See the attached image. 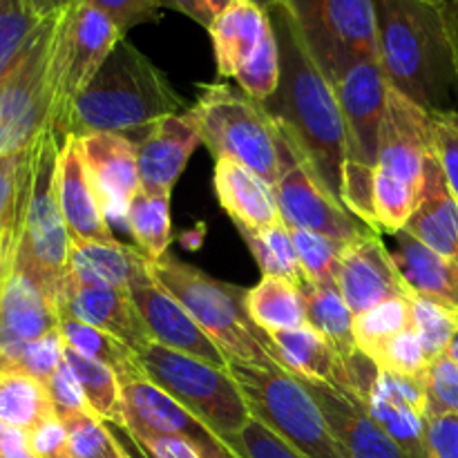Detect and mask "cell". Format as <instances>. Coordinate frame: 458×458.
Wrapping results in <instances>:
<instances>
[{
  "mask_svg": "<svg viewBox=\"0 0 458 458\" xmlns=\"http://www.w3.org/2000/svg\"><path fill=\"white\" fill-rule=\"evenodd\" d=\"M267 9L280 47V83L264 107L295 155L302 157L327 191L343 201L347 132L338 98L313 61L289 9L280 0Z\"/></svg>",
  "mask_w": 458,
  "mask_h": 458,
  "instance_id": "obj_1",
  "label": "cell"
},
{
  "mask_svg": "<svg viewBox=\"0 0 458 458\" xmlns=\"http://www.w3.org/2000/svg\"><path fill=\"white\" fill-rule=\"evenodd\" d=\"M378 63L387 85L429 114L458 112V76L441 4L374 0Z\"/></svg>",
  "mask_w": 458,
  "mask_h": 458,
  "instance_id": "obj_2",
  "label": "cell"
},
{
  "mask_svg": "<svg viewBox=\"0 0 458 458\" xmlns=\"http://www.w3.org/2000/svg\"><path fill=\"white\" fill-rule=\"evenodd\" d=\"M183 106L164 72L123 38L74 101L67 137L152 128L164 116L182 114Z\"/></svg>",
  "mask_w": 458,
  "mask_h": 458,
  "instance_id": "obj_3",
  "label": "cell"
},
{
  "mask_svg": "<svg viewBox=\"0 0 458 458\" xmlns=\"http://www.w3.org/2000/svg\"><path fill=\"white\" fill-rule=\"evenodd\" d=\"M148 271L164 286L204 334L217 344L228 362H242L259 369H280L276 347L267 331L259 329L246 311V291L206 276L199 268L173 258L148 259Z\"/></svg>",
  "mask_w": 458,
  "mask_h": 458,
  "instance_id": "obj_4",
  "label": "cell"
},
{
  "mask_svg": "<svg viewBox=\"0 0 458 458\" xmlns=\"http://www.w3.org/2000/svg\"><path fill=\"white\" fill-rule=\"evenodd\" d=\"M338 98L347 132L343 201L374 226V173L378 168L380 125L387 106V79L378 61H347L325 74ZM378 233V231H376Z\"/></svg>",
  "mask_w": 458,
  "mask_h": 458,
  "instance_id": "obj_5",
  "label": "cell"
},
{
  "mask_svg": "<svg viewBox=\"0 0 458 458\" xmlns=\"http://www.w3.org/2000/svg\"><path fill=\"white\" fill-rule=\"evenodd\" d=\"M201 143L215 157H226L246 165L271 186L280 182L293 150L268 114L264 103L237 92L231 85H204L191 107Z\"/></svg>",
  "mask_w": 458,
  "mask_h": 458,
  "instance_id": "obj_6",
  "label": "cell"
},
{
  "mask_svg": "<svg viewBox=\"0 0 458 458\" xmlns=\"http://www.w3.org/2000/svg\"><path fill=\"white\" fill-rule=\"evenodd\" d=\"M58 155L61 141L47 125L34 141V182L16 258V273L30 277L52 302L65 282L70 258V233L58 199Z\"/></svg>",
  "mask_w": 458,
  "mask_h": 458,
  "instance_id": "obj_7",
  "label": "cell"
},
{
  "mask_svg": "<svg viewBox=\"0 0 458 458\" xmlns=\"http://www.w3.org/2000/svg\"><path fill=\"white\" fill-rule=\"evenodd\" d=\"M253 419L289 443L304 458H347L325 414L295 376L280 369L228 362Z\"/></svg>",
  "mask_w": 458,
  "mask_h": 458,
  "instance_id": "obj_8",
  "label": "cell"
},
{
  "mask_svg": "<svg viewBox=\"0 0 458 458\" xmlns=\"http://www.w3.org/2000/svg\"><path fill=\"white\" fill-rule=\"evenodd\" d=\"M139 358L148 378L199 419L224 445L250 420L244 394L228 369L206 365L155 340L139 352Z\"/></svg>",
  "mask_w": 458,
  "mask_h": 458,
  "instance_id": "obj_9",
  "label": "cell"
},
{
  "mask_svg": "<svg viewBox=\"0 0 458 458\" xmlns=\"http://www.w3.org/2000/svg\"><path fill=\"white\" fill-rule=\"evenodd\" d=\"M121 40L123 34L119 27L85 0H76L65 12L58 13L52 61H49V83H52L49 125L61 146L67 139V123L74 101Z\"/></svg>",
  "mask_w": 458,
  "mask_h": 458,
  "instance_id": "obj_10",
  "label": "cell"
},
{
  "mask_svg": "<svg viewBox=\"0 0 458 458\" xmlns=\"http://www.w3.org/2000/svg\"><path fill=\"white\" fill-rule=\"evenodd\" d=\"M217 72L235 79L242 92L264 103L280 83V47L271 16L258 0H235L208 27Z\"/></svg>",
  "mask_w": 458,
  "mask_h": 458,
  "instance_id": "obj_11",
  "label": "cell"
},
{
  "mask_svg": "<svg viewBox=\"0 0 458 458\" xmlns=\"http://www.w3.org/2000/svg\"><path fill=\"white\" fill-rule=\"evenodd\" d=\"M313 61L329 74L347 61H378L374 0H280Z\"/></svg>",
  "mask_w": 458,
  "mask_h": 458,
  "instance_id": "obj_12",
  "label": "cell"
},
{
  "mask_svg": "<svg viewBox=\"0 0 458 458\" xmlns=\"http://www.w3.org/2000/svg\"><path fill=\"white\" fill-rule=\"evenodd\" d=\"M58 16L45 18L21 61L0 81V155L30 148L49 125V61Z\"/></svg>",
  "mask_w": 458,
  "mask_h": 458,
  "instance_id": "obj_13",
  "label": "cell"
},
{
  "mask_svg": "<svg viewBox=\"0 0 458 458\" xmlns=\"http://www.w3.org/2000/svg\"><path fill=\"white\" fill-rule=\"evenodd\" d=\"M276 195L282 222L291 231L295 228L311 231L335 242H344V244H352L376 233L360 217H356L343 201L335 199L327 191L325 183L316 177V173L309 168L307 161L295 152L286 164L280 182L276 183Z\"/></svg>",
  "mask_w": 458,
  "mask_h": 458,
  "instance_id": "obj_14",
  "label": "cell"
},
{
  "mask_svg": "<svg viewBox=\"0 0 458 458\" xmlns=\"http://www.w3.org/2000/svg\"><path fill=\"white\" fill-rule=\"evenodd\" d=\"M121 389L125 407V428L121 429L130 437H179L191 441L204 458H237L199 419L148 376L125 380Z\"/></svg>",
  "mask_w": 458,
  "mask_h": 458,
  "instance_id": "obj_15",
  "label": "cell"
},
{
  "mask_svg": "<svg viewBox=\"0 0 458 458\" xmlns=\"http://www.w3.org/2000/svg\"><path fill=\"white\" fill-rule=\"evenodd\" d=\"M434 152V119L396 89H387L383 125H380L378 168L396 174L420 191L428 157Z\"/></svg>",
  "mask_w": 458,
  "mask_h": 458,
  "instance_id": "obj_16",
  "label": "cell"
},
{
  "mask_svg": "<svg viewBox=\"0 0 458 458\" xmlns=\"http://www.w3.org/2000/svg\"><path fill=\"white\" fill-rule=\"evenodd\" d=\"M54 307L61 320L70 318V320L106 331L128 344L137 356L148 343H152L150 331L128 289L88 286L65 277Z\"/></svg>",
  "mask_w": 458,
  "mask_h": 458,
  "instance_id": "obj_17",
  "label": "cell"
},
{
  "mask_svg": "<svg viewBox=\"0 0 458 458\" xmlns=\"http://www.w3.org/2000/svg\"><path fill=\"white\" fill-rule=\"evenodd\" d=\"M128 291L155 343L197 358L217 369H228V358L224 356L222 349L204 334L191 313L164 286L152 280L150 271L134 282Z\"/></svg>",
  "mask_w": 458,
  "mask_h": 458,
  "instance_id": "obj_18",
  "label": "cell"
},
{
  "mask_svg": "<svg viewBox=\"0 0 458 458\" xmlns=\"http://www.w3.org/2000/svg\"><path fill=\"white\" fill-rule=\"evenodd\" d=\"M335 286L353 316H360L387 300L411 295L378 233L347 244L338 264Z\"/></svg>",
  "mask_w": 458,
  "mask_h": 458,
  "instance_id": "obj_19",
  "label": "cell"
},
{
  "mask_svg": "<svg viewBox=\"0 0 458 458\" xmlns=\"http://www.w3.org/2000/svg\"><path fill=\"white\" fill-rule=\"evenodd\" d=\"M79 141L107 222H128L130 204L141 191L137 146L114 132L83 134Z\"/></svg>",
  "mask_w": 458,
  "mask_h": 458,
  "instance_id": "obj_20",
  "label": "cell"
},
{
  "mask_svg": "<svg viewBox=\"0 0 458 458\" xmlns=\"http://www.w3.org/2000/svg\"><path fill=\"white\" fill-rule=\"evenodd\" d=\"M61 327L52 300L22 273L0 291V371H16L22 352Z\"/></svg>",
  "mask_w": 458,
  "mask_h": 458,
  "instance_id": "obj_21",
  "label": "cell"
},
{
  "mask_svg": "<svg viewBox=\"0 0 458 458\" xmlns=\"http://www.w3.org/2000/svg\"><path fill=\"white\" fill-rule=\"evenodd\" d=\"M325 414L335 441L347 458H407L405 452L369 414L360 396L322 383L300 380Z\"/></svg>",
  "mask_w": 458,
  "mask_h": 458,
  "instance_id": "obj_22",
  "label": "cell"
},
{
  "mask_svg": "<svg viewBox=\"0 0 458 458\" xmlns=\"http://www.w3.org/2000/svg\"><path fill=\"white\" fill-rule=\"evenodd\" d=\"M199 143L201 134L191 110L182 114H168L152 123L143 141L137 146L141 191L173 195L174 183L186 170Z\"/></svg>",
  "mask_w": 458,
  "mask_h": 458,
  "instance_id": "obj_23",
  "label": "cell"
},
{
  "mask_svg": "<svg viewBox=\"0 0 458 458\" xmlns=\"http://www.w3.org/2000/svg\"><path fill=\"white\" fill-rule=\"evenodd\" d=\"M58 199L70 240H114L97 188L85 165L79 137H67L58 155Z\"/></svg>",
  "mask_w": 458,
  "mask_h": 458,
  "instance_id": "obj_24",
  "label": "cell"
},
{
  "mask_svg": "<svg viewBox=\"0 0 458 458\" xmlns=\"http://www.w3.org/2000/svg\"><path fill=\"white\" fill-rule=\"evenodd\" d=\"M403 231L458 264V199L447 183L437 150L425 161L419 204Z\"/></svg>",
  "mask_w": 458,
  "mask_h": 458,
  "instance_id": "obj_25",
  "label": "cell"
},
{
  "mask_svg": "<svg viewBox=\"0 0 458 458\" xmlns=\"http://www.w3.org/2000/svg\"><path fill=\"white\" fill-rule=\"evenodd\" d=\"M215 191L237 228L262 231L282 222L276 186L237 161L219 157L215 164Z\"/></svg>",
  "mask_w": 458,
  "mask_h": 458,
  "instance_id": "obj_26",
  "label": "cell"
},
{
  "mask_svg": "<svg viewBox=\"0 0 458 458\" xmlns=\"http://www.w3.org/2000/svg\"><path fill=\"white\" fill-rule=\"evenodd\" d=\"M143 276H148V259L139 249L116 240H70L67 277L79 284L130 289Z\"/></svg>",
  "mask_w": 458,
  "mask_h": 458,
  "instance_id": "obj_27",
  "label": "cell"
},
{
  "mask_svg": "<svg viewBox=\"0 0 458 458\" xmlns=\"http://www.w3.org/2000/svg\"><path fill=\"white\" fill-rule=\"evenodd\" d=\"M389 249L394 264L411 295L434 300L458 311V264L443 258L411 237L407 231L396 233Z\"/></svg>",
  "mask_w": 458,
  "mask_h": 458,
  "instance_id": "obj_28",
  "label": "cell"
},
{
  "mask_svg": "<svg viewBox=\"0 0 458 458\" xmlns=\"http://www.w3.org/2000/svg\"><path fill=\"white\" fill-rule=\"evenodd\" d=\"M268 335L276 347L277 362L286 374L295 376L298 380L322 383L349 392L347 365L316 329L304 325Z\"/></svg>",
  "mask_w": 458,
  "mask_h": 458,
  "instance_id": "obj_29",
  "label": "cell"
},
{
  "mask_svg": "<svg viewBox=\"0 0 458 458\" xmlns=\"http://www.w3.org/2000/svg\"><path fill=\"white\" fill-rule=\"evenodd\" d=\"M34 182V143L0 155V249L18 255Z\"/></svg>",
  "mask_w": 458,
  "mask_h": 458,
  "instance_id": "obj_30",
  "label": "cell"
},
{
  "mask_svg": "<svg viewBox=\"0 0 458 458\" xmlns=\"http://www.w3.org/2000/svg\"><path fill=\"white\" fill-rule=\"evenodd\" d=\"M246 311L267 334L298 329L307 325V302L302 286L284 277L262 276L259 284L246 291Z\"/></svg>",
  "mask_w": 458,
  "mask_h": 458,
  "instance_id": "obj_31",
  "label": "cell"
},
{
  "mask_svg": "<svg viewBox=\"0 0 458 458\" xmlns=\"http://www.w3.org/2000/svg\"><path fill=\"white\" fill-rule=\"evenodd\" d=\"M302 293L307 302V325L334 347L344 365H349L358 356L353 313L340 295L338 286H313L304 282Z\"/></svg>",
  "mask_w": 458,
  "mask_h": 458,
  "instance_id": "obj_32",
  "label": "cell"
},
{
  "mask_svg": "<svg viewBox=\"0 0 458 458\" xmlns=\"http://www.w3.org/2000/svg\"><path fill=\"white\" fill-rule=\"evenodd\" d=\"M54 414L47 385L21 371H0V423L30 432Z\"/></svg>",
  "mask_w": 458,
  "mask_h": 458,
  "instance_id": "obj_33",
  "label": "cell"
},
{
  "mask_svg": "<svg viewBox=\"0 0 458 458\" xmlns=\"http://www.w3.org/2000/svg\"><path fill=\"white\" fill-rule=\"evenodd\" d=\"M61 331L67 347L79 352L81 356H88L92 358V360L103 362L106 367H110V369L119 376L121 383L146 376L141 358H139L128 344L121 343L119 338H114V335L106 334V331L101 329H94V327L89 325H83V322L70 320V318H63Z\"/></svg>",
  "mask_w": 458,
  "mask_h": 458,
  "instance_id": "obj_34",
  "label": "cell"
},
{
  "mask_svg": "<svg viewBox=\"0 0 458 458\" xmlns=\"http://www.w3.org/2000/svg\"><path fill=\"white\" fill-rule=\"evenodd\" d=\"M65 362L72 367V371L79 378L83 387L85 398L89 403V410L103 423L125 428V407H123V389L121 380L110 367L103 362L92 360L88 356H81L72 347L65 344Z\"/></svg>",
  "mask_w": 458,
  "mask_h": 458,
  "instance_id": "obj_35",
  "label": "cell"
},
{
  "mask_svg": "<svg viewBox=\"0 0 458 458\" xmlns=\"http://www.w3.org/2000/svg\"><path fill=\"white\" fill-rule=\"evenodd\" d=\"M130 235L137 242L146 259L157 262L165 258L173 228H170V192L139 191L128 208Z\"/></svg>",
  "mask_w": 458,
  "mask_h": 458,
  "instance_id": "obj_36",
  "label": "cell"
},
{
  "mask_svg": "<svg viewBox=\"0 0 458 458\" xmlns=\"http://www.w3.org/2000/svg\"><path fill=\"white\" fill-rule=\"evenodd\" d=\"M410 327H414L411 295H405V298L387 300L360 316H353V340H356L358 352L376 362L383 349Z\"/></svg>",
  "mask_w": 458,
  "mask_h": 458,
  "instance_id": "obj_37",
  "label": "cell"
},
{
  "mask_svg": "<svg viewBox=\"0 0 458 458\" xmlns=\"http://www.w3.org/2000/svg\"><path fill=\"white\" fill-rule=\"evenodd\" d=\"M249 244L250 253L258 259V267L262 276L284 277V280L295 282L302 286L304 273L300 268L298 253H295L293 237H291V228L284 222L276 224V226L262 228V231H253V228H237Z\"/></svg>",
  "mask_w": 458,
  "mask_h": 458,
  "instance_id": "obj_38",
  "label": "cell"
},
{
  "mask_svg": "<svg viewBox=\"0 0 458 458\" xmlns=\"http://www.w3.org/2000/svg\"><path fill=\"white\" fill-rule=\"evenodd\" d=\"M374 226L376 231L396 235L407 226L419 204V191L383 168L374 173Z\"/></svg>",
  "mask_w": 458,
  "mask_h": 458,
  "instance_id": "obj_39",
  "label": "cell"
},
{
  "mask_svg": "<svg viewBox=\"0 0 458 458\" xmlns=\"http://www.w3.org/2000/svg\"><path fill=\"white\" fill-rule=\"evenodd\" d=\"M291 237H293L304 280L313 286H335L338 264L347 244L311 231H298V228L291 231Z\"/></svg>",
  "mask_w": 458,
  "mask_h": 458,
  "instance_id": "obj_40",
  "label": "cell"
},
{
  "mask_svg": "<svg viewBox=\"0 0 458 458\" xmlns=\"http://www.w3.org/2000/svg\"><path fill=\"white\" fill-rule=\"evenodd\" d=\"M63 420L70 437L72 458H130L119 445L110 429L101 419L85 411H61L56 414Z\"/></svg>",
  "mask_w": 458,
  "mask_h": 458,
  "instance_id": "obj_41",
  "label": "cell"
},
{
  "mask_svg": "<svg viewBox=\"0 0 458 458\" xmlns=\"http://www.w3.org/2000/svg\"><path fill=\"white\" fill-rule=\"evenodd\" d=\"M40 22L25 0H0V81L21 61Z\"/></svg>",
  "mask_w": 458,
  "mask_h": 458,
  "instance_id": "obj_42",
  "label": "cell"
},
{
  "mask_svg": "<svg viewBox=\"0 0 458 458\" xmlns=\"http://www.w3.org/2000/svg\"><path fill=\"white\" fill-rule=\"evenodd\" d=\"M411 322L429 360L443 356L458 331V311L434 300L411 295Z\"/></svg>",
  "mask_w": 458,
  "mask_h": 458,
  "instance_id": "obj_43",
  "label": "cell"
},
{
  "mask_svg": "<svg viewBox=\"0 0 458 458\" xmlns=\"http://www.w3.org/2000/svg\"><path fill=\"white\" fill-rule=\"evenodd\" d=\"M428 416H458V362L450 353L429 360L425 371Z\"/></svg>",
  "mask_w": 458,
  "mask_h": 458,
  "instance_id": "obj_44",
  "label": "cell"
},
{
  "mask_svg": "<svg viewBox=\"0 0 458 458\" xmlns=\"http://www.w3.org/2000/svg\"><path fill=\"white\" fill-rule=\"evenodd\" d=\"M378 369L389 371V374L405 376V378H425V371L429 367V358L425 353L423 343H420L419 334H416L414 327L401 331L387 347L383 349V353L378 356V360L374 362Z\"/></svg>",
  "mask_w": 458,
  "mask_h": 458,
  "instance_id": "obj_45",
  "label": "cell"
},
{
  "mask_svg": "<svg viewBox=\"0 0 458 458\" xmlns=\"http://www.w3.org/2000/svg\"><path fill=\"white\" fill-rule=\"evenodd\" d=\"M226 447L237 458H304L253 416L237 437L228 438Z\"/></svg>",
  "mask_w": 458,
  "mask_h": 458,
  "instance_id": "obj_46",
  "label": "cell"
},
{
  "mask_svg": "<svg viewBox=\"0 0 458 458\" xmlns=\"http://www.w3.org/2000/svg\"><path fill=\"white\" fill-rule=\"evenodd\" d=\"M63 360H65V338H63V331L58 327V329L45 334L43 338L31 343L22 352L16 371L47 385Z\"/></svg>",
  "mask_w": 458,
  "mask_h": 458,
  "instance_id": "obj_47",
  "label": "cell"
},
{
  "mask_svg": "<svg viewBox=\"0 0 458 458\" xmlns=\"http://www.w3.org/2000/svg\"><path fill=\"white\" fill-rule=\"evenodd\" d=\"M434 150H437L447 183L458 199V112L432 114Z\"/></svg>",
  "mask_w": 458,
  "mask_h": 458,
  "instance_id": "obj_48",
  "label": "cell"
},
{
  "mask_svg": "<svg viewBox=\"0 0 458 458\" xmlns=\"http://www.w3.org/2000/svg\"><path fill=\"white\" fill-rule=\"evenodd\" d=\"M85 3L106 13L119 27L121 34L148 21H155L159 9L164 7L161 0H85Z\"/></svg>",
  "mask_w": 458,
  "mask_h": 458,
  "instance_id": "obj_49",
  "label": "cell"
},
{
  "mask_svg": "<svg viewBox=\"0 0 458 458\" xmlns=\"http://www.w3.org/2000/svg\"><path fill=\"white\" fill-rule=\"evenodd\" d=\"M30 438V450L34 458H72L70 456V437L56 414L45 419L27 432Z\"/></svg>",
  "mask_w": 458,
  "mask_h": 458,
  "instance_id": "obj_50",
  "label": "cell"
},
{
  "mask_svg": "<svg viewBox=\"0 0 458 458\" xmlns=\"http://www.w3.org/2000/svg\"><path fill=\"white\" fill-rule=\"evenodd\" d=\"M47 389L54 401V407H56V414H61V411H85V414H92L83 387H81L79 378H76V374L65 360L61 362L56 374L49 378Z\"/></svg>",
  "mask_w": 458,
  "mask_h": 458,
  "instance_id": "obj_51",
  "label": "cell"
},
{
  "mask_svg": "<svg viewBox=\"0 0 458 458\" xmlns=\"http://www.w3.org/2000/svg\"><path fill=\"white\" fill-rule=\"evenodd\" d=\"M428 443L434 458H458V416H428Z\"/></svg>",
  "mask_w": 458,
  "mask_h": 458,
  "instance_id": "obj_52",
  "label": "cell"
},
{
  "mask_svg": "<svg viewBox=\"0 0 458 458\" xmlns=\"http://www.w3.org/2000/svg\"><path fill=\"white\" fill-rule=\"evenodd\" d=\"M148 458H204L191 441L179 437H130Z\"/></svg>",
  "mask_w": 458,
  "mask_h": 458,
  "instance_id": "obj_53",
  "label": "cell"
},
{
  "mask_svg": "<svg viewBox=\"0 0 458 458\" xmlns=\"http://www.w3.org/2000/svg\"><path fill=\"white\" fill-rule=\"evenodd\" d=\"M0 458H34L25 429L0 423Z\"/></svg>",
  "mask_w": 458,
  "mask_h": 458,
  "instance_id": "obj_54",
  "label": "cell"
},
{
  "mask_svg": "<svg viewBox=\"0 0 458 458\" xmlns=\"http://www.w3.org/2000/svg\"><path fill=\"white\" fill-rule=\"evenodd\" d=\"M161 3H164V7L177 9V12L186 13L188 18H192L195 22L204 25L206 30H208L210 22H213V13L206 7L204 0H161Z\"/></svg>",
  "mask_w": 458,
  "mask_h": 458,
  "instance_id": "obj_55",
  "label": "cell"
},
{
  "mask_svg": "<svg viewBox=\"0 0 458 458\" xmlns=\"http://www.w3.org/2000/svg\"><path fill=\"white\" fill-rule=\"evenodd\" d=\"M30 12L34 13L38 21H45V18L58 16L61 12H65L70 4H74L76 0H25Z\"/></svg>",
  "mask_w": 458,
  "mask_h": 458,
  "instance_id": "obj_56",
  "label": "cell"
},
{
  "mask_svg": "<svg viewBox=\"0 0 458 458\" xmlns=\"http://www.w3.org/2000/svg\"><path fill=\"white\" fill-rule=\"evenodd\" d=\"M443 16H445L447 34H450L452 54H454V67L458 76V0H452V3L443 4Z\"/></svg>",
  "mask_w": 458,
  "mask_h": 458,
  "instance_id": "obj_57",
  "label": "cell"
},
{
  "mask_svg": "<svg viewBox=\"0 0 458 458\" xmlns=\"http://www.w3.org/2000/svg\"><path fill=\"white\" fill-rule=\"evenodd\" d=\"M204 3H206V7L210 9V13H213V18H215L219 12H224L228 4L235 3V0H204Z\"/></svg>",
  "mask_w": 458,
  "mask_h": 458,
  "instance_id": "obj_58",
  "label": "cell"
},
{
  "mask_svg": "<svg viewBox=\"0 0 458 458\" xmlns=\"http://www.w3.org/2000/svg\"><path fill=\"white\" fill-rule=\"evenodd\" d=\"M447 353H450V356L454 358V360L458 362V331L454 334V338H452L450 347H447Z\"/></svg>",
  "mask_w": 458,
  "mask_h": 458,
  "instance_id": "obj_59",
  "label": "cell"
},
{
  "mask_svg": "<svg viewBox=\"0 0 458 458\" xmlns=\"http://www.w3.org/2000/svg\"><path fill=\"white\" fill-rule=\"evenodd\" d=\"M428 3H432V4H447V3H452V0H428Z\"/></svg>",
  "mask_w": 458,
  "mask_h": 458,
  "instance_id": "obj_60",
  "label": "cell"
},
{
  "mask_svg": "<svg viewBox=\"0 0 458 458\" xmlns=\"http://www.w3.org/2000/svg\"><path fill=\"white\" fill-rule=\"evenodd\" d=\"M258 3H259V4H264V7H268V4L276 3V0H258Z\"/></svg>",
  "mask_w": 458,
  "mask_h": 458,
  "instance_id": "obj_61",
  "label": "cell"
}]
</instances>
